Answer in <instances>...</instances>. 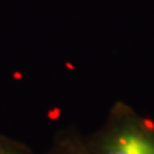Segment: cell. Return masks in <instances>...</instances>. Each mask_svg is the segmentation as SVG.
<instances>
[{"mask_svg":"<svg viewBox=\"0 0 154 154\" xmlns=\"http://www.w3.org/2000/svg\"><path fill=\"white\" fill-rule=\"evenodd\" d=\"M104 154H154V136L136 126H125L109 135Z\"/></svg>","mask_w":154,"mask_h":154,"instance_id":"1","label":"cell"},{"mask_svg":"<svg viewBox=\"0 0 154 154\" xmlns=\"http://www.w3.org/2000/svg\"><path fill=\"white\" fill-rule=\"evenodd\" d=\"M0 154H11V153H4V152H0Z\"/></svg>","mask_w":154,"mask_h":154,"instance_id":"2","label":"cell"}]
</instances>
